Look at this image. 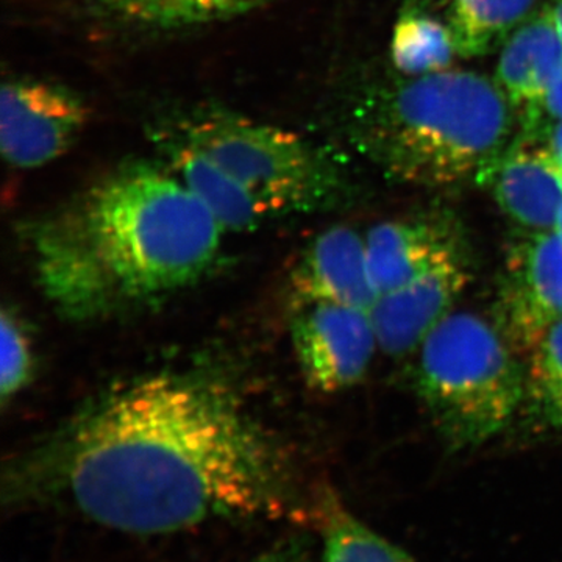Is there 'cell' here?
Masks as SVG:
<instances>
[{
    "mask_svg": "<svg viewBox=\"0 0 562 562\" xmlns=\"http://www.w3.org/2000/svg\"><path fill=\"white\" fill-rule=\"evenodd\" d=\"M10 508H65L128 535L314 517L290 452L227 380L140 375L5 464Z\"/></svg>",
    "mask_w": 562,
    "mask_h": 562,
    "instance_id": "obj_1",
    "label": "cell"
},
{
    "mask_svg": "<svg viewBox=\"0 0 562 562\" xmlns=\"http://www.w3.org/2000/svg\"><path fill=\"white\" fill-rule=\"evenodd\" d=\"M224 235L160 158L122 162L21 232L41 294L77 325L150 312L201 283Z\"/></svg>",
    "mask_w": 562,
    "mask_h": 562,
    "instance_id": "obj_2",
    "label": "cell"
},
{
    "mask_svg": "<svg viewBox=\"0 0 562 562\" xmlns=\"http://www.w3.org/2000/svg\"><path fill=\"white\" fill-rule=\"evenodd\" d=\"M514 111L497 81L447 69L372 88L351 125L358 147L387 176L449 187L479 179L512 146Z\"/></svg>",
    "mask_w": 562,
    "mask_h": 562,
    "instance_id": "obj_3",
    "label": "cell"
},
{
    "mask_svg": "<svg viewBox=\"0 0 562 562\" xmlns=\"http://www.w3.org/2000/svg\"><path fill=\"white\" fill-rule=\"evenodd\" d=\"M150 140L209 168L260 225L331 209L346 192L338 162L312 140L213 103L162 114Z\"/></svg>",
    "mask_w": 562,
    "mask_h": 562,
    "instance_id": "obj_4",
    "label": "cell"
},
{
    "mask_svg": "<svg viewBox=\"0 0 562 562\" xmlns=\"http://www.w3.org/2000/svg\"><path fill=\"white\" fill-rule=\"evenodd\" d=\"M498 325L453 312L419 349L416 386L450 449H469L501 432L525 401V372Z\"/></svg>",
    "mask_w": 562,
    "mask_h": 562,
    "instance_id": "obj_5",
    "label": "cell"
},
{
    "mask_svg": "<svg viewBox=\"0 0 562 562\" xmlns=\"http://www.w3.org/2000/svg\"><path fill=\"white\" fill-rule=\"evenodd\" d=\"M90 120L83 98L58 81L14 77L0 95V149L16 169L58 160L80 138Z\"/></svg>",
    "mask_w": 562,
    "mask_h": 562,
    "instance_id": "obj_6",
    "label": "cell"
},
{
    "mask_svg": "<svg viewBox=\"0 0 562 562\" xmlns=\"http://www.w3.org/2000/svg\"><path fill=\"white\" fill-rule=\"evenodd\" d=\"M562 321V231L520 233L506 250L498 328L517 351H530Z\"/></svg>",
    "mask_w": 562,
    "mask_h": 562,
    "instance_id": "obj_7",
    "label": "cell"
},
{
    "mask_svg": "<svg viewBox=\"0 0 562 562\" xmlns=\"http://www.w3.org/2000/svg\"><path fill=\"white\" fill-rule=\"evenodd\" d=\"M291 341L303 380L322 394L360 383L379 347L369 312L331 302L295 305Z\"/></svg>",
    "mask_w": 562,
    "mask_h": 562,
    "instance_id": "obj_8",
    "label": "cell"
},
{
    "mask_svg": "<svg viewBox=\"0 0 562 562\" xmlns=\"http://www.w3.org/2000/svg\"><path fill=\"white\" fill-rule=\"evenodd\" d=\"M471 281L468 254L457 255L414 277L397 290L379 295L371 319L384 353L405 357L419 350L425 339L450 313Z\"/></svg>",
    "mask_w": 562,
    "mask_h": 562,
    "instance_id": "obj_9",
    "label": "cell"
},
{
    "mask_svg": "<svg viewBox=\"0 0 562 562\" xmlns=\"http://www.w3.org/2000/svg\"><path fill=\"white\" fill-rule=\"evenodd\" d=\"M94 31L165 35L233 20L269 0H50Z\"/></svg>",
    "mask_w": 562,
    "mask_h": 562,
    "instance_id": "obj_10",
    "label": "cell"
},
{
    "mask_svg": "<svg viewBox=\"0 0 562 562\" xmlns=\"http://www.w3.org/2000/svg\"><path fill=\"white\" fill-rule=\"evenodd\" d=\"M520 233L553 231L562 209V172L542 147L517 139L479 176Z\"/></svg>",
    "mask_w": 562,
    "mask_h": 562,
    "instance_id": "obj_11",
    "label": "cell"
},
{
    "mask_svg": "<svg viewBox=\"0 0 562 562\" xmlns=\"http://www.w3.org/2000/svg\"><path fill=\"white\" fill-rule=\"evenodd\" d=\"M462 254L465 249L460 232L436 213L383 222L366 236L369 273L379 295Z\"/></svg>",
    "mask_w": 562,
    "mask_h": 562,
    "instance_id": "obj_12",
    "label": "cell"
},
{
    "mask_svg": "<svg viewBox=\"0 0 562 562\" xmlns=\"http://www.w3.org/2000/svg\"><path fill=\"white\" fill-rule=\"evenodd\" d=\"M295 305L331 302L371 312L379 299L366 255V238L350 227H331L306 246L291 277Z\"/></svg>",
    "mask_w": 562,
    "mask_h": 562,
    "instance_id": "obj_13",
    "label": "cell"
},
{
    "mask_svg": "<svg viewBox=\"0 0 562 562\" xmlns=\"http://www.w3.org/2000/svg\"><path fill=\"white\" fill-rule=\"evenodd\" d=\"M561 70L562 43L546 5L503 43L495 81L524 124L535 116Z\"/></svg>",
    "mask_w": 562,
    "mask_h": 562,
    "instance_id": "obj_14",
    "label": "cell"
},
{
    "mask_svg": "<svg viewBox=\"0 0 562 562\" xmlns=\"http://www.w3.org/2000/svg\"><path fill=\"white\" fill-rule=\"evenodd\" d=\"M313 519L324 538V562H414L397 546L362 524L330 491L317 495Z\"/></svg>",
    "mask_w": 562,
    "mask_h": 562,
    "instance_id": "obj_15",
    "label": "cell"
},
{
    "mask_svg": "<svg viewBox=\"0 0 562 562\" xmlns=\"http://www.w3.org/2000/svg\"><path fill=\"white\" fill-rule=\"evenodd\" d=\"M536 0H450L449 27L457 54L483 57L530 18Z\"/></svg>",
    "mask_w": 562,
    "mask_h": 562,
    "instance_id": "obj_16",
    "label": "cell"
},
{
    "mask_svg": "<svg viewBox=\"0 0 562 562\" xmlns=\"http://www.w3.org/2000/svg\"><path fill=\"white\" fill-rule=\"evenodd\" d=\"M457 47L449 24L428 11L402 10L391 43L395 69L406 77L441 72L452 65Z\"/></svg>",
    "mask_w": 562,
    "mask_h": 562,
    "instance_id": "obj_17",
    "label": "cell"
},
{
    "mask_svg": "<svg viewBox=\"0 0 562 562\" xmlns=\"http://www.w3.org/2000/svg\"><path fill=\"white\" fill-rule=\"evenodd\" d=\"M528 353L525 398L542 424L562 431V321L543 333Z\"/></svg>",
    "mask_w": 562,
    "mask_h": 562,
    "instance_id": "obj_18",
    "label": "cell"
},
{
    "mask_svg": "<svg viewBox=\"0 0 562 562\" xmlns=\"http://www.w3.org/2000/svg\"><path fill=\"white\" fill-rule=\"evenodd\" d=\"M2 368H0V397L2 403L13 401L31 383L35 371V351L31 335L20 314L2 310Z\"/></svg>",
    "mask_w": 562,
    "mask_h": 562,
    "instance_id": "obj_19",
    "label": "cell"
},
{
    "mask_svg": "<svg viewBox=\"0 0 562 562\" xmlns=\"http://www.w3.org/2000/svg\"><path fill=\"white\" fill-rule=\"evenodd\" d=\"M562 121V70L554 79L552 87L547 91L546 98L530 121L522 124V140L535 143L541 138L547 128Z\"/></svg>",
    "mask_w": 562,
    "mask_h": 562,
    "instance_id": "obj_20",
    "label": "cell"
},
{
    "mask_svg": "<svg viewBox=\"0 0 562 562\" xmlns=\"http://www.w3.org/2000/svg\"><path fill=\"white\" fill-rule=\"evenodd\" d=\"M310 554H312L310 539L303 535H294L280 539L246 562H310Z\"/></svg>",
    "mask_w": 562,
    "mask_h": 562,
    "instance_id": "obj_21",
    "label": "cell"
},
{
    "mask_svg": "<svg viewBox=\"0 0 562 562\" xmlns=\"http://www.w3.org/2000/svg\"><path fill=\"white\" fill-rule=\"evenodd\" d=\"M541 138H546V146L542 149L549 154V157L552 158L554 165L562 172V121L547 128Z\"/></svg>",
    "mask_w": 562,
    "mask_h": 562,
    "instance_id": "obj_22",
    "label": "cell"
},
{
    "mask_svg": "<svg viewBox=\"0 0 562 562\" xmlns=\"http://www.w3.org/2000/svg\"><path fill=\"white\" fill-rule=\"evenodd\" d=\"M446 0H405L402 10L430 11L435 7L441 5Z\"/></svg>",
    "mask_w": 562,
    "mask_h": 562,
    "instance_id": "obj_23",
    "label": "cell"
},
{
    "mask_svg": "<svg viewBox=\"0 0 562 562\" xmlns=\"http://www.w3.org/2000/svg\"><path fill=\"white\" fill-rule=\"evenodd\" d=\"M549 9L562 43V0H552V3H549Z\"/></svg>",
    "mask_w": 562,
    "mask_h": 562,
    "instance_id": "obj_24",
    "label": "cell"
},
{
    "mask_svg": "<svg viewBox=\"0 0 562 562\" xmlns=\"http://www.w3.org/2000/svg\"><path fill=\"white\" fill-rule=\"evenodd\" d=\"M557 228H561V231H562V209H561L560 217H558Z\"/></svg>",
    "mask_w": 562,
    "mask_h": 562,
    "instance_id": "obj_25",
    "label": "cell"
}]
</instances>
